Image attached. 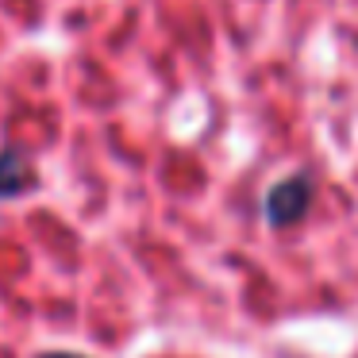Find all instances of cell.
Instances as JSON below:
<instances>
[{"label":"cell","instance_id":"cell-1","mask_svg":"<svg viewBox=\"0 0 358 358\" xmlns=\"http://www.w3.org/2000/svg\"><path fill=\"white\" fill-rule=\"evenodd\" d=\"M304 208H308V181L304 178L281 181V185L270 193V204H266V212H270L273 224H293L296 216H304Z\"/></svg>","mask_w":358,"mask_h":358},{"label":"cell","instance_id":"cell-2","mask_svg":"<svg viewBox=\"0 0 358 358\" xmlns=\"http://www.w3.org/2000/svg\"><path fill=\"white\" fill-rule=\"evenodd\" d=\"M35 185V170L20 150H4L0 155V196H20Z\"/></svg>","mask_w":358,"mask_h":358},{"label":"cell","instance_id":"cell-3","mask_svg":"<svg viewBox=\"0 0 358 358\" xmlns=\"http://www.w3.org/2000/svg\"><path fill=\"white\" fill-rule=\"evenodd\" d=\"M39 358H78V355H39Z\"/></svg>","mask_w":358,"mask_h":358}]
</instances>
